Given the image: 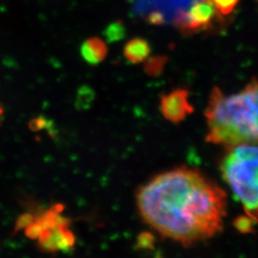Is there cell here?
<instances>
[{"label":"cell","mask_w":258,"mask_h":258,"mask_svg":"<svg viewBox=\"0 0 258 258\" xmlns=\"http://www.w3.org/2000/svg\"><path fill=\"white\" fill-rule=\"evenodd\" d=\"M151 53V47L148 40L135 37L128 40L123 47V55L130 63H140L146 60Z\"/></svg>","instance_id":"cell-8"},{"label":"cell","mask_w":258,"mask_h":258,"mask_svg":"<svg viewBox=\"0 0 258 258\" xmlns=\"http://www.w3.org/2000/svg\"><path fill=\"white\" fill-rule=\"evenodd\" d=\"M144 19L153 26H161L167 23L165 16L158 11H152L148 13L146 16H144Z\"/></svg>","instance_id":"cell-13"},{"label":"cell","mask_w":258,"mask_h":258,"mask_svg":"<svg viewBox=\"0 0 258 258\" xmlns=\"http://www.w3.org/2000/svg\"><path fill=\"white\" fill-rule=\"evenodd\" d=\"M95 96H96V93L90 86L88 85L81 86L77 92V99H76L77 108L81 110L88 109L92 104Z\"/></svg>","instance_id":"cell-10"},{"label":"cell","mask_w":258,"mask_h":258,"mask_svg":"<svg viewBox=\"0 0 258 258\" xmlns=\"http://www.w3.org/2000/svg\"><path fill=\"white\" fill-rule=\"evenodd\" d=\"M1 113H2V110H1V109H0V115H1Z\"/></svg>","instance_id":"cell-15"},{"label":"cell","mask_w":258,"mask_h":258,"mask_svg":"<svg viewBox=\"0 0 258 258\" xmlns=\"http://www.w3.org/2000/svg\"><path fill=\"white\" fill-rule=\"evenodd\" d=\"M188 97V90L184 88H178L162 96L160 109L166 120L179 123L194 112Z\"/></svg>","instance_id":"cell-5"},{"label":"cell","mask_w":258,"mask_h":258,"mask_svg":"<svg viewBox=\"0 0 258 258\" xmlns=\"http://www.w3.org/2000/svg\"><path fill=\"white\" fill-rule=\"evenodd\" d=\"M168 57L166 55H154L149 57L144 65V70L149 77L156 78L164 72Z\"/></svg>","instance_id":"cell-9"},{"label":"cell","mask_w":258,"mask_h":258,"mask_svg":"<svg viewBox=\"0 0 258 258\" xmlns=\"http://www.w3.org/2000/svg\"><path fill=\"white\" fill-rule=\"evenodd\" d=\"M257 147L243 144L227 148L220 164L223 178L253 223L257 218Z\"/></svg>","instance_id":"cell-3"},{"label":"cell","mask_w":258,"mask_h":258,"mask_svg":"<svg viewBox=\"0 0 258 258\" xmlns=\"http://www.w3.org/2000/svg\"><path fill=\"white\" fill-rule=\"evenodd\" d=\"M108 53L106 43L99 37H90L81 47V54L84 60L91 65L99 64Z\"/></svg>","instance_id":"cell-7"},{"label":"cell","mask_w":258,"mask_h":258,"mask_svg":"<svg viewBox=\"0 0 258 258\" xmlns=\"http://www.w3.org/2000/svg\"><path fill=\"white\" fill-rule=\"evenodd\" d=\"M218 16L228 17L237 6L240 0H212Z\"/></svg>","instance_id":"cell-12"},{"label":"cell","mask_w":258,"mask_h":258,"mask_svg":"<svg viewBox=\"0 0 258 258\" xmlns=\"http://www.w3.org/2000/svg\"><path fill=\"white\" fill-rule=\"evenodd\" d=\"M252 223L253 222L249 217H238L234 222V225L241 232L246 233L251 231Z\"/></svg>","instance_id":"cell-14"},{"label":"cell","mask_w":258,"mask_h":258,"mask_svg":"<svg viewBox=\"0 0 258 258\" xmlns=\"http://www.w3.org/2000/svg\"><path fill=\"white\" fill-rule=\"evenodd\" d=\"M104 37L107 42H118L123 39L126 35V29L121 20H117L109 24L104 30Z\"/></svg>","instance_id":"cell-11"},{"label":"cell","mask_w":258,"mask_h":258,"mask_svg":"<svg viewBox=\"0 0 258 258\" xmlns=\"http://www.w3.org/2000/svg\"><path fill=\"white\" fill-rule=\"evenodd\" d=\"M196 0H132L133 11L137 16H146L152 11L161 12L167 22L176 15L187 9Z\"/></svg>","instance_id":"cell-6"},{"label":"cell","mask_w":258,"mask_h":258,"mask_svg":"<svg viewBox=\"0 0 258 258\" xmlns=\"http://www.w3.org/2000/svg\"><path fill=\"white\" fill-rule=\"evenodd\" d=\"M257 81L252 79L239 93L226 97L213 87L205 116L207 142L226 148L257 142Z\"/></svg>","instance_id":"cell-2"},{"label":"cell","mask_w":258,"mask_h":258,"mask_svg":"<svg viewBox=\"0 0 258 258\" xmlns=\"http://www.w3.org/2000/svg\"><path fill=\"white\" fill-rule=\"evenodd\" d=\"M136 198L147 224L186 247L220 232L227 215L226 192L186 166L155 176L139 189Z\"/></svg>","instance_id":"cell-1"},{"label":"cell","mask_w":258,"mask_h":258,"mask_svg":"<svg viewBox=\"0 0 258 258\" xmlns=\"http://www.w3.org/2000/svg\"><path fill=\"white\" fill-rule=\"evenodd\" d=\"M218 17L212 0H196L185 11L178 13L171 22L183 35L189 36L212 29Z\"/></svg>","instance_id":"cell-4"}]
</instances>
